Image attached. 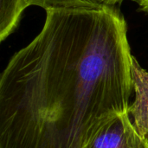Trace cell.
Returning a JSON list of instances; mask_svg holds the SVG:
<instances>
[{
  "mask_svg": "<svg viewBox=\"0 0 148 148\" xmlns=\"http://www.w3.org/2000/svg\"><path fill=\"white\" fill-rule=\"evenodd\" d=\"M82 148H148L128 112L109 116L87 138Z\"/></svg>",
  "mask_w": 148,
  "mask_h": 148,
  "instance_id": "7a4b0ae2",
  "label": "cell"
},
{
  "mask_svg": "<svg viewBox=\"0 0 148 148\" xmlns=\"http://www.w3.org/2000/svg\"><path fill=\"white\" fill-rule=\"evenodd\" d=\"M134 56L116 6L51 10L0 76V148H82L128 112Z\"/></svg>",
  "mask_w": 148,
  "mask_h": 148,
  "instance_id": "6da1fadb",
  "label": "cell"
},
{
  "mask_svg": "<svg viewBox=\"0 0 148 148\" xmlns=\"http://www.w3.org/2000/svg\"><path fill=\"white\" fill-rule=\"evenodd\" d=\"M28 8L26 0H0V41H4L17 27L23 12Z\"/></svg>",
  "mask_w": 148,
  "mask_h": 148,
  "instance_id": "277c9868",
  "label": "cell"
},
{
  "mask_svg": "<svg viewBox=\"0 0 148 148\" xmlns=\"http://www.w3.org/2000/svg\"><path fill=\"white\" fill-rule=\"evenodd\" d=\"M28 7L38 6L51 10H99L106 4L102 0H26Z\"/></svg>",
  "mask_w": 148,
  "mask_h": 148,
  "instance_id": "5b68a950",
  "label": "cell"
},
{
  "mask_svg": "<svg viewBox=\"0 0 148 148\" xmlns=\"http://www.w3.org/2000/svg\"><path fill=\"white\" fill-rule=\"evenodd\" d=\"M139 5V10L148 15V0H133Z\"/></svg>",
  "mask_w": 148,
  "mask_h": 148,
  "instance_id": "8992f818",
  "label": "cell"
},
{
  "mask_svg": "<svg viewBox=\"0 0 148 148\" xmlns=\"http://www.w3.org/2000/svg\"><path fill=\"white\" fill-rule=\"evenodd\" d=\"M123 0H102V2L106 5H110V6H116L117 4H120Z\"/></svg>",
  "mask_w": 148,
  "mask_h": 148,
  "instance_id": "52a82bcc",
  "label": "cell"
},
{
  "mask_svg": "<svg viewBox=\"0 0 148 148\" xmlns=\"http://www.w3.org/2000/svg\"><path fill=\"white\" fill-rule=\"evenodd\" d=\"M132 75L134 100L129 106L128 114L140 134L148 141V71L134 56Z\"/></svg>",
  "mask_w": 148,
  "mask_h": 148,
  "instance_id": "3957f363",
  "label": "cell"
}]
</instances>
